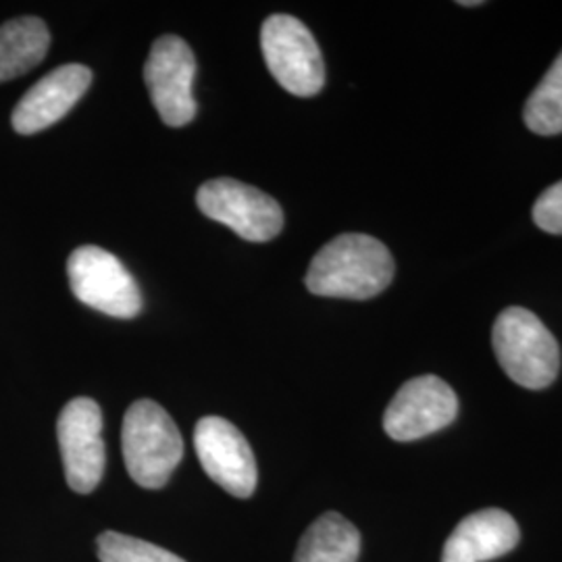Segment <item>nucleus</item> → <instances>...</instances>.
Returning <instances> with one entry per match:
<instances>
[{
	"label": "nucleus",
	"instance_id": "f257e3e1",
	"mask_svg": "<svg viewBox=\"0 0 562 562\" xmlns=\"http://www.w3.org/2000/svg\"><path fill=\"white\" fill-rule=\"evenodd\" d=\"M396 265L383 241L367 234H341L311 261L304 283L325 299L369 301L392 283Z\"/></svg>",
	"mask_w": 562,
	"mask_h": 562
},
{
	"label": "nucleus",
	"instance_id": "f03ea898",
	"mask_svg": "<svg viewBox=\"0 0 562 562\" xmlns=\"http://www.w3.org/2000/svg\"><path fill=\"white\" fill-rule=\"evenodd\" d=\"M492 346L504 373L527 390H543L559 375V341L536 313L522 306H508L496 317Z\"/></svg>",
	"mask_w": 562,
	"mask_h": 562
},
{
	"label": "nucleus",
	"instance_id": "7ed1b4c3",
	"mask_svg": "<svg viewBox=\"0 0 562 562\" xmlns=\"http://www.w3.org/2000/svg\"><path fill=\"white\" fill-rule=\"evenodd\" d=\"M121 448L127 473L146 490H159L183 457V440L176 422L157 402H134L121 427Z\"/></svg>",
	"mask_w": 562,
	"mask_h": 562
},
{
	"label": "nucleus",
	"instance_id": "20e7f679",
	"mask_svg": "<svg viewBox=\"0 0 562 562\" xmlns=\"http://www.w3.org/2000/svg\"><path fill=\"white\" fill-rule=\"evenodd\" d=\"M261 48L271 76L294 97H317L325 86L322 48L301 20L271 15L262 23Z\"/></svg>",
	"mask_w": 562,
	"mask_h": 562
},
{
	"label": "nucleus",
	"instance_id": "39448f33",
	"mask_svg": "<svg viewBox=\"0 0 562 562\" xmlns=\"http://www.w3.org/2000/svg\"><path fill=\"white\" fill-rule=\"evenodd\" d=\"M71 292L86 306L115 319H134L142 311L138 281L101 246H80L67 261Z\"/></svg>",
	"mask_w": 562,
	"mask_h": 562
},
{
	"label": "nucleus",
	"instance_id": "423d86ee",
	"mask_svg": "<svg viewBox=\"0 0 562 562\" xmlns=\"http://www.w3.org/2000/svg\"><path fill=\"white\" fill-rule=\"evenodd\" d=\"M196 204L209 220L227 225L244 240H273L283 227L280 202L259 188L232 178L202 183Z\"/></svg>",
	"mask_w": 562,
	"mask_h": 562
},
{
	"label": "nucleus",
	"instance_id": "0eeeda50",
	"mask_svg": "<svg viewBox=\"0 0 562 562\" xmlns=\"http://www.w3.org/2000/svg\"><path fill=\"white\" fill-rule=\"evenodd\" d=\"M194 76L196 59L188 42L180 36L155 41L144 65V81L157 113L169 127H183L196 117Z\"/></svg>",
	"mask_w": 562,
	"mask_h": 562
},
{
	"label": "nucleus",
	"instance_id": "6e6552de",
	"mask_svg": "<svg viewBox=\"0 0 562 562\" xmlns=\"http://www.w3.org/2000/svg\"><path fill=\"white\" fill-rule=\"evenodd\" d=\"M57 438L69 487L78 494L94 492L106 467L99 402L92 398L67 402L57 422Z\"/></svg>",
	"mask_w": 562,
	"mask_h": 562
},
{
	"label": "nucleus",
	"instance_id": "1a4fd4ad",
	"mask_svg": "<svg viewBox=\"0 0 562 562\" xmlns=\"http://www.w3.org/2000/svg\"><path fill=\"white\" fill-rule=\"evenodd\" d=\"M459 415L454 390L438 375L404 383L387 404L383 429L396 442H415L448 427Z\"/></svg>",
	"mask_w": 562,
	"mask_h": 562
},
{
	"label": "nucleus",
	"instance_id": "9d476101",
	"mask_svg": "<svg viewBox=\"0 0 562 562\" xmlns=\"http://www.w3.org/2000/svg\"><path fill=\"white\" fill-rule=\"evenodd\" d=\"M194 448L204 473L236 498H250L259 471L250 443L234 423L204 417L194 429Z\"/></svg>",
	"mask_w": 562,
	"mask_h": 562
},
{
	"label": "nucleus",
	"instance_id": "9b49d317",
	"mask_svg": "<svg viewBox=\"0 0 562 562\" xmlns=\"http://www.w3.org/2000/svg\"><path fill=\"white\" fill-rule=\"evenodd\" d=\"M92 83V71L86 65L69 63L36 81L13 111V130L32 136L63 120Z\"/></svg>",
	"mask_w": 562,
	"mask_h": 562
},
{
	"label": "nucleus",
	"instance_id": "f8f14e48",
	"mask_svg": "<svg viewBox=\"0 0 562 562\" xmlns=\"http://www.w3.org/2000/svg\"><path fill=\"white\" fill-rule=\"evenodd\" d=\"M519 525L503 508H483L464 517L443 543L442 562L501 559L519 543Z\"/></svg>",
	"mask_w": 562,
	"mask_h": 562
},
{
	"label": "nucleus",
	"instance_id": "ddd939ff",
	"mask_svg": "<svg viewBox=\"0 0 562 562\" xmlns=\"http://www.w3.org/2000/svg\"><path fill=\"white\" fill-rule=\"evenodd\" d=\"M50 34L38 18H20L0 25V83L15 80L41 65Z\"/></svg>",
	"mask_w": 562,
	"mask_h": 562
},
{
	"label": "nucleus",
	"instance_id": "4468645a",
	"mask_svg": "<svg viewBox=\"0 0 562 562\" xmlns=\"http://www.w3.org/2000/svg\"><path fill=\"white\" fill-rule=\"evenodd\" d=\"M359 554V529L338 513H325L304 531L294 562H357Z\"/></svg>",
	"mask_w": 562,
	"mask_h": 562
},
{
	"label": "nucleus",
	"instance_id": "2eb2a0df",
	"mask_svg": "<svg viewBox=\"0 0 562 562\" xmlns=\"http://www.w3.org/2000/svg\"><path fill=\"white\" fill-rule=\"evenodd\" d=\"M525 125L538 136L562 134V53L546 71L522 109Z\"/></svg>",
	"mask_w": 562,
	"mask_h": 562
},
{
	"label": "nucleus",
	"instance_id": "dca6fc26",
	"mask_svg": "<svg viewBox=\"0 0 562 562\" xmlns=\"http://www.w3.org/2000/svg\"><path fill=\"white\" fill-rule=\"evenodd\" d=\"M97 552L101 562H186L157 543L144 542L117 531L101 533L97 540Z\"/></svg>",
	"mask_w": 562,
	"mask_h": 562
},
{
	"label": "nucleus",
	"instance_id": "f3484780",
	"mask_svg": "<svg viewBox=\"0 0 562 562\" xmlns=\"http://www.w3.org/2000/svg\"><path fill=\"white\" fill-rule=\"evenodd\" d=\"M533 222L546 234L562 236V180L540 194L533 204Z\"/></svg>",
	"mask_w": 562,
	"mask_h": 562
},
{
	"label": "nucleus",
	"instance_id": "a211bd4d",
	"mask_svg": "<svg viewBox=\"0 0 562 562\" xmlns=\"http://www.w3.org/2000/svg\"><path fill=\"white\" fill-rule=\"evenodd\" d=\"M461 7H482V0H461Z\"/></svg>",
	"mask_w": 562,
	"mask_h": 562
}]
</instances>
